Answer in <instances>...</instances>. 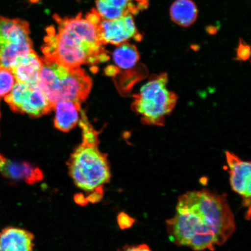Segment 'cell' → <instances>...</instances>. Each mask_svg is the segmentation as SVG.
<instances>
[{
	"mask_svg": "<svg viewBox=\"0 0 251 251\" xmlns=\"http://www.w3.org/2000/svg\"><path fill=\"white\" fill-rule=\"evenodd\" d=\"M168 74L152 75L147 82L134 94L131 108L145 125L162 126L165 118L177 104L176 93L167 88Z\"/></svg>",
	"mask_w": 251,
	"mask_h": 251,
	"instance_id": "cell-4",
	"label": "cell"
},
{
	"mask_svg": "<svg viewBox=\"0 0 251 251\" xmlns=\"http://www.w3.org/2000/svg\"><path fill=\"white\" fill-rule=\"evenodd\" d=\"M42 65L41 58L33 51L19 58L11 71L17 81L36 86L38 84Z\"/></svg>",
	"mask_w": 251,
	"mask_h": 251,
	"instance_id": "cell-13",
	"label": "cell"
},
{
	"mask_svg": "<svg viewBox=\"0 0 251 251\" xmlns=\"http://www.w3.org/2000/svg\"><path fill=\"white\" fill-rule=\"evenodd\" d=\"M58 25L47 29L48 36L42 47L45 57L68 68L81 65H94L108 61L109 56L100 39L98 25L78 14L74 18L54 17Z\"/></svg>",
	"mask_w": 251,
	"mask_h": 251,
	"instance_id": "cell-2",
	"label": "cell"
},
{
	"mask_svg": "<svg viewBox=\"0 0 251 251\" xmlns=\"http://www.w3.org/2000/svg\"><path fill=\"white\" fill-rule=\"evenodd\" d=\"M0 172L8 179L24 181L32 184L43 178V173L38 168L29 163L17 162L8 159L0 154Z\"/></svg>",
	"mask_w": 251,
	"mask_h": 251,
	"instance_id": "cell-11",
	"label": "cell"
},
{
	"mask_svg": "<svg viewBox=\"0 0 251 251\" xmlns=\"http://www.w3.org/2000/svg\"><path fill=\"white\" fill-rule=\"evenodd\" d=\"M27 22L20 19H9L0 16V47L17 45L33 49Z\"/></svg>",
	"mask_w": 251,
	"mask_h": 251,
	"instance_id": "cell-9",
	"label": "cell"
},
{
	"mask_svg": "<svg viewBox=\"0 0 251 251\" xmlns=\"http://www.w3.org/2000/svg\"><path fill=\"white\" fill-rule=\"evenodd\" d=\"M34 235L25 229L8 227L0 231V251H33Z\"/></svg>",
	"mask_w": 251,
	"mask_h": 251,
	"instance_id": "cell-12",
	"label": "cell"
},
{
	"mask_svg": "<svg viewBox=\"0 0 251 251\" xmlns=\"http://www.w3.org/2000/svg\"><path fill=\"white\" fill-rule=\"evenodd\" d=\"M76 201L79 204H86L85 201H87V200L84 199V197L82 196L78 195L75 198Z\"/></svg>",
	"mask_w": 251,
	"mask_h": 251,
	"instance_id": "cell-22",
	"label": "cell"
},
{
	"mask_svg": "<svg viewBox=\"0 0 251 251\" xmlns=\"http://www.w3.org/2000/svg\"><path fill=\"white\" fill-rule=\"evenodd\" d=\"M113 59L119 70L127 71L133 70L139 64L140 54L136 46L125 42L118 46L114 50Z\"/></svg>",
	"mask_w": 251,
	"mask_h": 251,
	"instance_id": "cell-16",
	"label": "cell"
},
{
	"mask_svg": "<svg viewBox=\"0 0 251 251\" xmlns=\"http://www.w3.org/2000/svg\"><path fill=\"white\" fill-rule=\"evenodd\" d=\"M229 169L230 186L235 193L242 197L244 205L250 207L251 196V164L230 151L226 152Z\"/></svg>",
	"mask_w": 251,
	"mask_h": 251,
	"instance_id": "cell-8",
	"label": "cell"
},
{
	"mask_svg": "<svg viewBox=\"0 0 251 251\" xmlns=\"http://www.w3.org/2000/svg\"><path fill=\"white\" fill-rule=\"evenodd\" d=\"M250 51V47L243 39H241L237 50L238 60L246 61L249 59L251 55Z\"/></svg>",
	"mask_w": 251,
	"mask_h": 251,
	"instance_id": "cell-18",
	"label": "cell"
},
{
	"mask_svg": "<svg viewBox=\"0 0 251 251\" xmlns=\"http://www.w3.org/2000/svg\"><path fill=\"white\" fill-rule=\"evenodd\" d=\"M99 35L103 45L119 46L131 38L140 40L132 15L128 14L114 20H102L98 25Z\"/></svg>",
	"mask_w": 251,
	"mask_h": 251,
	"instance_id": "cell-7",
	"label": "cell"
},
{
	"mask_svg": "<svg viewBox=\"0 0 251 251\" xmlns=\"http://www.w3.org/2000/svg\"><path fill=\"white\" fill-rule=\"evenodd\" d=\"M31 2H37L40 1V0H30Z\"/></svg>",
	"mask_w": 251,
	"mask_h": 251,
	"instance_id": "cell-23",
	"label": "cell"
},
{
	"mask_svg": "<svg viewBox=\"0 0 251 251\" xmlns=\"http://www.w3.org/2000/svg\"><path fill=\"white\" fill-rule=\"evenodd\" d=\"M41 60L37 86L52 105L59 101L80 104L89 96L92 81L82 69L66 68L45 56Z\"/></svg>",
	"mask_w": 251,
	"mask_h": 251,
	"instance_id": "cell-3",
	"label": "cell"
},
{
	"mask_svg": "<svg viewBox=\"0 0 251 251\" xmlns=\"http://www.w3.org/2000/svg\"><path fill=\"white\" fill-rule=\"evenodd\" d=\"M121 251H152L149 246L146 244L137 245V246L125 247Z\"/></svg>",
	"mask_w": 251,
	"mask_h": 251,
	"instance_id": "cell-20",
	"label": "cell"
},
{
	"mask_svg": "<svg viewBox=\"0 0 251 251\" xmlns=\"http://www.w3.org/2000/svg\"><path fill=\"white\" fill-rule=\"evenodd\" d=\"M166 223L172 243L196 251H214L236 227L226 195L205 188L180 196L175 215Z\"/></svg>",
	"mask_w": 251,
	"mask_h": 251,
	"instance_id": "cell-1",
	"label": "cell"
},
{
	"mask_svg": "<svg viewBox=\"0 0 251 251\" xmlns=\"http://www.w3.org/2000/svg\"><path fill=\"white\" fill-rule=\"evenodd\" d=\"M198 8L192 0H176L170 8L173 22L181 27H189L198 17Z\"/></svg>",
	"mask_w": 251,
	"mask_h": 251,
	"instance_id": "cell-15",
	"label": "cell"
},
{
	"mask_svg": "<svg viewBox=\"0 0 251 251\" xmlns=\"http://www.w3.org/2000/svg\"><path fill=\"white\" fill-rule=\"evenodd\" d=\"M12 111L31 117L48 114L53 105L38 86H30L16 81L13 89L5 97Z\"/></svg>",
	"mask_w": 251,
	"mask_h": 251,
	"instance_id": "cell-6",
	"label": "cell"
},
{
	"mask_svg": "<svg viewBox=\"0 0 251 251\" xmlns=\"http://www.w3.org/2000/svg\"><path fill=\"white\" fill-rule=\"evenodd\" d=\"M55 109V126L67 132L76 126L80 119L79 103L70 101H59L53 105Z\"/></svg>",
	"mask_w": 251,
	"mask_h": 251,
	"instance_id": "cell-14",
	"label": "cell"
},
{
	"mask_svg": "<svg viewBox=\"0 0 251 251\" xmlns=\"http://www.w3.org/2000/svg\"><path fill=\"white\" fill-rule=\"evenodd\" d=\"M69 169L76 186L86 191L102 189L111 178L107 158L100 151L97 144L83 141L72 153Z\"/></svg>",
	"mask_w": 251,
	"mask_h": 251,
	"instance_id": "cell-5",
	"label": "cell"
},
{
	"mask_svg": "<svg viewBox=\"0 0 251 251\" xmlns=\"http://www.w3.org/2000/svg\"><path fill=\"white\" fill-rule=\"evenodd\" d=\"M15 77L11 70L0 68V97H5L11 92L16 83Z\"/></svg>",
	"mask_w": 251,
	"mask_h": 251,
	"instance_id": "cell-17",
	"label": "cell"
},
{
	"mask_svg": "<svg viewBox=\"0 0 251 251\" xmlns=\"http://www.w3.org/2000/svg\"><path fill=\"white\" fill-rule=\"evenodd\" d=\"M149 5V0H96L97 11L106 20L136 14Z\"/></svg>",
	"mask_w": 251,
	"mask_h": 251,
	"instance_id": "cell-10",
	"label": "cell"
},
{
	"mask_svg": "<svg viewBox=\"0 0 251 251\" xmlns=\"http://www.w3.org/2000/svg\"><path fill=\"white\" fill-rule=\"evenodd\" d=\"M117 221L119 227L124 230V229L129 228L132 226L135 220L127 213L121 212L118 216Z\"/></svg>",
	"mask_w": 251,
	"mask_h": 251,
	"instance_id": "cell-19",
	"label": "cell"
},
{
	"mask_svg": "<svg viewBox=\"0 0 251 251\" xmlns=\"http://www.w3.org/2000/svg\"><path fill=\"white\" fill-rule=\"evenodd\" d=\"M119 72H120V70L117 67H115V66H109L105 70L106 74L111 76H116Z\"/></svg>",
	"mask_w": 251,
	"mask_h": 251,
	"instance_id": "cell-21",
	"label": "cell"
}]
</instances>
